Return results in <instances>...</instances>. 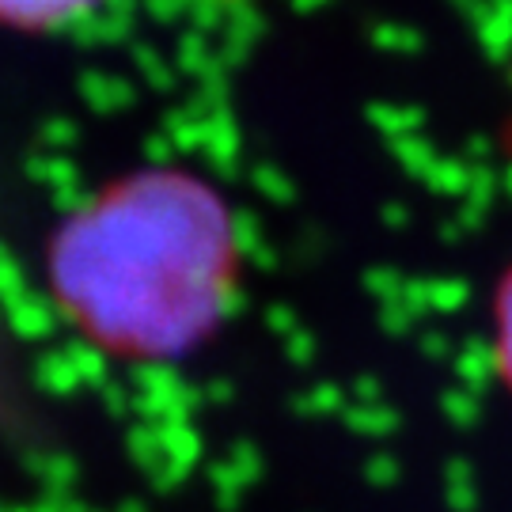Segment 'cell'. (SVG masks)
I'll return each mask as SVG.
<instances>
[{
  "instance_id": "3",
  "label": "cell",
  "mask_w": 512,
  "mask_h": 512,
  "mask_svg": "<svg viewBox=\"0 0 512 512\" xmlns=\"http://www.w3.org/2000/svg\"><path fill=\"white\" fill-rule=\"evenodd\" d=\"M494 327H497V368L512 387V270L505 274L501 289H497V308H494Z\"/></svg>"
},
{
  "instance_id": "2",
  "label": "cell",
  "mask_w": 512,
  "mask_h": 512,
  "mask_svg": "<svg viewBox=\"0 0 512 512\" xmlns=\"http://www.w3.org/2000/svg\"><path fill=\"white\" fill-rule=\"evenodd\" d=\"M92 0H0V23L19 31H42L80 16Z\"/></svg>"
},
{
  "instance_id": "1",
  "label": "cell",
  "mask_w": 512,
  "mask_h": 512,
  "mask_svg": "<svg viewBox=\"0 0 512 512\" xmlns=\"http://www.w3.org/2000/svg\"><path fill=\"white\" fill-rule=\"evenodd\" d=\"M232 262V228L205 186L141 175L61 228L50 270L57 300L88 338L167 357L213 327Z\"/></svg>"
}]
</instances>
